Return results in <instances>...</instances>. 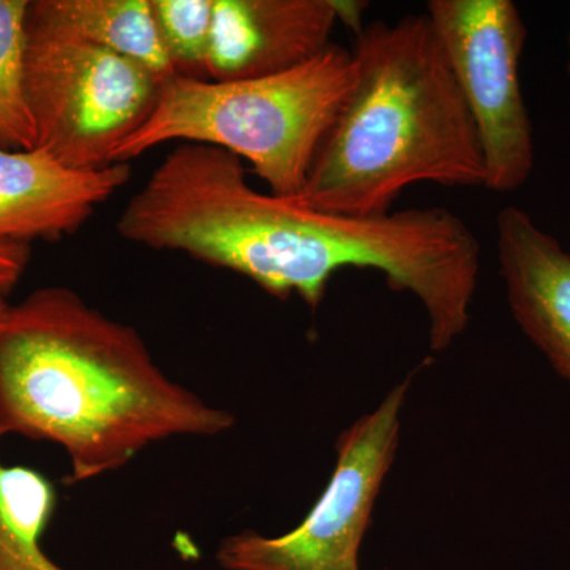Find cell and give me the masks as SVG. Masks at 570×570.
Wrapping results in <instances>:
<instances>
[{
    "mask_svg": "<svg viewBox=\"0 0 570 570\" xmlns=\"http://www.w3.org/2000/svg\"><path fill=\"white\" fill-rule=\"evenodd\" d=\"M31 261V247L21 243H0V296L7 295L20 283Z\"/></svg>",
    "mask_w": 570,
    "mask_h": 570,
    "instance_id": "cell-15",
    "label": "cell"
},
{
    "mask_svg": "<svg viewBox=\"0 0 570 570\" xmlns=\"http://www.w3.org/2000/svg\"><path fill=\"white\" fill-rule=\"evenodd\" d=\"M355 77L352 51L332 43L273 77L171 78L140 129L112 154V164H129L165 142H200L249 163L269 193L296 200Z\"/></svg>",
    "mask_w": 570,
    "mask_h": 570,
    "instance_id": "cell-4",
    "label": "cell"
},
{
    "mask_svg": "<svg viewBox=\"0 0 570 570\" xmlns=\"http://www.w3.org/2000/svg\"><path fill=\"white\" fill-rule=\"evenodd\" d=\"M497 249L510 313L570 384V253L519 206L499 212Z\"/></svg>",
    "mask_w": 570,
    "mask_h": 570,
    "instance_id": "cell-10",
    "label": "cell"
},
{
    "mask_svg": "<svg viewBox=\"0 0 570 570\" xmlns=\"http://www.w3.org/2000/svg\"><path fill=\"white\" fill-rule=\"evenodd\" d=\"M234 426L232 412L168 377L132 326L69 287L37 288L0 318V433L59 445L67 485L118 471L156 442Z\"/></svg>",
    "mask_w": 570,
    "mask_h": 570,
    "instance_id": "cell-2",
    "label": "cell"
},
{
    "mask_svg": "<svg viewBox=\"0 0 570 570\" xmlns=\"http://www.w3.org/2000/svg\"><path fill=\"white\" fill-rule=\"evenodd\" d=\"M341 0H214L208 77L255 80L302 66L332 45Z\"/></svg>",
    "mask_w": 570,
    "mask_h": 570,
    "instance_id": "cell-8",
    "label": "cell"
},
{
    "mask_svg": "<svg viewBox=\"0 0 570 570\" xmlns=\"http://www.w3.org/2000/svg\"><path fill=\"white\" fill-rule=\"evenodd\" d=\"M214 0H151L154 18L176 75L208 77Z\"/></svg>",
    "mask_w": 570,
    "mask_h": 570,
    "instance_id": "cell-14",
    "label": "cell"
},
{
    "mask_svg": "<svg viewBox=\"0 0 570 570\" xmlns=\"http://www.w3.org/2000/svg\"><path fill=\"white\" fill-rule=\"evenodd\" d=\"M566 71H568V75L570 78V36H569V58H568V66H566Z\"/></svg>",
    "mask_w": 570,
    "mask_h": 570,
    "instance_id": "cell-17",
    "label": "cell"
},
{
    "mask_svg": "<svg viewBox=\"0 0 570 570\" xmlns=\"http://www.w3.org/2000/svg\"><path fill=\"white\" fill-rule=\"evenodd\" d=\"M430 18L475 130L485 187L513 193L534 170V134L520 62L528 29L512 0H430Z\"/></svg>",
    "mask_w": 570,
    "mask_h": 570,
    "instance_id": "cell-6",
    "label": "cell"
},
{
    "mask_svg": "<svg viewBox=\"0 0 570 570\" xmlns=\"http://www.w3.org/2000/svg\"><path fill=\"white\" fill-rule=\"evenodd\" d=\"M7 306H9V303L6 302L3 296H0V318H2L3 313H6Z\"/></svg>",
    "mask_w": 570,
    "mask_h": 570,
    "instance_id": "cell-16",
    "label": "cell"
},
{
    "mask_svg": "<svg viewBox=\"0 0 570 570\" xmlns=\"http://www.w3.org/2000/svg\"><path fill=\"white\" fill-rule=\"evenodd\" d=\"M47 21L140 63L160 82L178 77L165 51L151 0H29Z\"/></svg>",
    "mask_w": 570,
    "mask_h": 570,
    "instance_id": "cell-11",
    "label": "cell"
},
{
    "mask_svg": "<svg viewBox=\"0 0 570 570\" xmlns=\"http://www.w3.org/2000/svg\"><path fill=\"white\" fill-rule=\"evenodd\" d=\"M118 232L135 245L230 269L277 299L298 295L313 309L341 269H377L393 291L422 302L434 352L466 330L480 272L478 236L448 208L318 212L261 193L242 159L200 142L167 154L122 209Z\"/></svg>",
    "mask_w": 570,
    "mask_h": 570,
    "instance_id": "cell-1",
    "label": "cell"
},
{
    "mask_svg": "<svg viewBox=\"0 0 570 570\" xmlns=\"http://www.w3.org/2000/svg\"><path fill=\"white\" fill-rule=\"evenodd\" d=\"M129 179V164L75 170L40 148L0 149V243L75 235Z\"/></svg>",
    "mask_w": 570,
    "mask_h": 570,
    "instance_id": "cell-9",
    "label": "cell"
},
{
    "mask_svg": "<svg viewBox=\"0 0 570 570\" xmlns=\"http://www.w3.org/2000/svg\"><path fill=\"white\" fill-rule=\"evenodd\" d=\"M29 0H0V149L37 148L24 89L26 17Z\"/></svg>",
    "mask_w": 570,
    "mask_h": 570,
    "instance_id": "cell-13",
    "label": "cell"
},
{
    "mask_svg": "<svg viewBox=\"0 0 570 570\" xmlns=\"http://www.w3.org/2000/svg\"><path fill=\"white\" fill-rule=\"evenodd\" d=\"M163 82L140 66L33 13L24 89L37 148L75 170H102L151 115Z\"/></svg>",
    "mask_w": 570,
    "mask_h": 570,
    "instance_id": "cell-5",
    "label": "cell"
},
{
    "mask_svg": "<svg viewBox=\"0 0 570 570\" xmlns=\"http://www.w3.org/2000/svg\"><path fill=\"white\" fill-rule=\"evenodd\" d=\"M407 389L409 379L341 434L332 479L298 527L277 538L253 530L230 535L217 547V564L224 570H360V546L395 460Z\"/></svg>",
    "mask_w": 570,
    "mask_h": 570,
    "instance_id": "cell-7",
    "label": "cell"
},
{
    "mask_svg": "<svg viewBox=\"0 0 570 570\" xmlns=\"http://www.w3.org/2000/svg\"><path fill=\"white\" fill-rule=\"evenodd\" d=\"M56 508L58 491L48 475L0 459V570H66L41 546Z\"/></svg>",
    "mask_w": 570,
    "mask_h": 570,
    "instance_id": "cell-12",
    "label": "cell"
},
{
    "mask_svg": "<svg viewBox=\"0 0 570 570\" xmlns=\"http://www.w3.org/2000/svg\"><path fill=\"white\" fill-rule=\"evenodd\" d=\"M355 36L354 88L296 202L371 217L414 184L485 187L478 130L430 18L373 21Z\"/></svg>",
    "mask_w": 570,
    "mask_h": 570,
    "instance_id": "cell-3",
    "label": "cell"
}]
</instances>
